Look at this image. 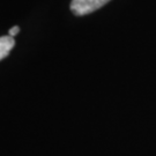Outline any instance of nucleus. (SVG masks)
<instances>
[{"instance_id":"3","label":"nucleus","mask_w":156,"mask_h":156,"mask_svg":"<svg viewBox=\"0 0 156 156\" xmlns=\"http://www.w3.org/2000/svg\"><path fill=\"white\" fill-rule=\"evenodd\" d=\"M19 31H20V28L17 27V26H15V27H13L12 29H9V31H8V35L9 36H16L17 34H19Z\"/></svg>"},{"instance_id":"1","label":"nucleus","mask_w":156,"mask_h":156,"mask_svg":"<svg viewBox=\"0 0 156 156\" xmlns=\"http://www.w3.org/2000/svg\"><path fill=\"white\" fill-rule=\"evenodd\" d=\"M109 1L110 0H72L71 11L73 12V14L82 16L100 9Z\"/></svg>"},{"instance_id":"2","label":"nucleus","mask_w":156,"mask_h":156,"mask_svg":"<svg viewBox=\"0 0 156 156\" xmlns=\"http://www.w3.org/2000/svg\"><path fill=\"white\" fill-rule=\"evenodd\" d=\"M15 45V41L12 36H1L0 37V60L9 55V52Z\"/></svg>"}]
</instances>
